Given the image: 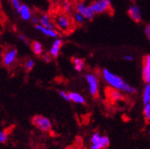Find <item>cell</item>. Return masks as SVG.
<instances>
[{
	"label": "cell",
	"instance_id": "obj_2",
	"mask_svg": "<svg viewBox=\"0 0 150 149\" xmlns=\"http://www.w3.org/2000/svg\"><path fill=\"white\" fill-rule=\"evenodd\" d=\"M85 78L88 85V91L90 95L94 97L98 96L99 79L97 75L94 72H87L85 75Z\"/></svg>",
	"mask_w": 150,
	"mask_h": 149
},
{
	"label": "cell",
	"instance_id": "obj_3",
	"mask_svg": "<svg viewBox=\"0 0 150 149\" xmlns=\"http://www.w3.org/2000/svg\"><path fill=\"white\" fill-rule=\"evenodd\" d=\"M32 124L42 132L51 130L52 123L47 117L41 115H36L32 118Z\"/></svg>",
	"mask_w": 150,
	"mask_h": 149
},
{
	"label": "cell",
	"instance_id": "obj_1",
	"mask_svg": "<svg viewBox=\"0 0 150 149\" xmlns=\"http://www.w3.org/2000/svg\"><path fill=\"white\" fill-rule=\"evenodd\" d=\"M104 81L110 86L111 88L120 91L122 93L127 95H134L137 91V88L127 82H126L121 77L112 72L108 68H104L101 72Z\"/></svg>",
	"mask_w": 150,
	"mask_h": 149
},
{
	"label": "cell",
	"instance_id": "obj_18",
	"mask_svg": "<svg viewBox=\"0 0 150 149\" xmlns=\"http://www.w3.org/2000/svg\"><path fill=\"white\" fill-rule=\"evenodd\" d=\"M143 115L146 121L150 123V99L143 103Z\"/></svg>",
	"mask_w": 150,
	"mask_h": 149
},
{
	"label": "cell",
	"instance_id": "obj_29",
	"mask_svg": "<svg viewBox=\"0 0 150 149\" xmlns=\"http://www.w3.org/2000/svg\"><path fill=\"white\" fill-rule=\"evenodd\" d=\"M144 32L145 34H146V36L147 39H148L149 42L150 43V24L146 25L144 29Z\"/></svg>",
	"mask_w": 150,
	"mask_h": 149
},
{
	"label": "cell",
	"instance_id": "obj_35",
	"mask_svg": "<svg viewBox=\"0 0 150 149\" xmlns=\"http://www.w3.org/2000/svg\"><path fill=\"white\" fill-rule=\"evenodd\" d=\"M0 34H1V31H0Z\"/></svg>",
	"mask_w": 150,
	"mask_h": 149
},
{
	"label": "cell",
	"instance_id": "obj_21",
	"mask_svg": "<svg viewBox=\"0 0 150 149\" xmlns=\"http://www.w3.org/2000/svg\"><path fill=\"white\" fill-rule=\"evenodd\" d=\"M73 18H74L75 22L79 24V25H82V24H83L85 20H86V18H85V17H84L83 15H82V14L77 12V11L74 14Z\"/></svg>",
	"mask_w": 150,
	"mask_h": 149
},
{
	"label": "cell",
	"instance_id": "obj_22",
	"mask_svg": "<svg viewBox=\"0 0 150 149\" xmlns=\"http://www.w3.org/2000/svg\"><path fill=\"white\" fill-rule=\"evenodd\" d=\"M34 65H35V62H34V59H27L25 63V68L26 69V71L29 72L30 70H32V68L34 67Z\"/></svg>",
	"mask_w": 150,
	"mask_h": 149
},
{
	"label": "cell",
	"instance_id": "obj_4",
	"mask_svg": "<svg viewBox=\"0 0 150 149\" xmlns=\"http://www.w3.org/2000/svg\"><path fill=\"white\" fill-rule=\"evenodd\" d=\"M91 7L96 14H102L108 11L111 8L110 0H95L90 4Z\"/></svg>",
	"mask_w": 150,
	"mask_h": 149
},
{
	"label": "cell",
	"instance_id": "obj_33",
	"mask_svg": "<svg viewBox=\"0 0 150 149\" xmlns=\"http://www.w3.org/2000/svg\"><path fill=\"white\" fill-rule=\"evenodd\" d=\"M91 149H101L99 147H98V146L96 145H92L91 147Z\"/></svg>",
	"mask_w": 150,
	"mask_h": 149
},
{
	"label": "cell",
	"instance_id": "obj_34",
	"mask_svg": "<svg viewBox=\"0 0 150 149\" xmlns=\"http://www.w3.org/2000/svg\"><path fill=\"white\" fill-rule=\"evenodd\" d=\"M148 133H149V136H150V128H149V132H148Z\"/></svg>",
	"mask_w": 150,
	"mask_h": 149
},
{
	"label": "cell",
	"instance_id": "obj_24",
	"mask_svg": "<svg viewBox=\"0 0 150 149\" xmlns=\"http://www.w3.org/2000/svg\"><path fill=\"white\" fill-rule=\"evenodd\" d=\"M11 1V4L12 7H13L15 11H17L18 13L20 11V8H21V2H20V0H10Z\"/></svg>",
	"mask_w": 150,
	"mask_h": 149
},
{
	"label": "cell",
	"instance_id": "obj_7",
	"mask_svg": "<svg viewBox=\"0 0 150 149\" xmlns=\"http://www.w3.org/2000/svg\"><path fill=\"white\" fill-rule=\"evenodd\" d=\"M142 76L145 83L150 84V53L145 56L143 58Z\"/></svg>",
	"mask_w": 150,
	"mask_h": 149
},
{
	"label": "cell",
	"instance_id": "obj_13",
	"mask_svg": "<svg viewBox=\"0 0 150 149\" xmlns=\"http://www.w3.org/2000/svg\"><path fill=\"white\" fill-rule=\"evenodd\" d=\"M39 19H40V25H41L42 26L45 27V28H47L55 29L54 25L51 22V21H50V16L47 14L42 15Z\"/></svg>",
	"mask_w": 150,
	"mask_h": 149
},
{
	"label": "cell",
	"instance_id": "obj_30",
	"mask_svg": "<svg viewBox=\"0 0 150 149\" xmlns=\"http://www.w3.org/2000/svg\"><path fill=\"white\" fill-rule=\"evenodd\" d=\"M30 21H31V22H32L34 25H38V24H40V19H39V18L37 17V16H32L31 18H30Z\"/></svg>",
	"mask_w": 150,
	"mask_h": 149
},
{
	"label": "cell",
	"instance_id": "obj_27",
	"mask_svg": "<svg viewBox=\"0 0 150 149\" xmlns=\"http://www.w3.org/2000/svg\"><path fill=\"white\" fill-rule=\"evenodd\" d=\"M59 93V95L66 101H70L69 100V93L66 92V91H63V90H60V91H58Z\"/></svg>",
	"mask_w": 150,
	"mask_h": 149
},
{
	"label": "cell",
	"instance_id": "obj_6",
	"mask_svg": "<svg viewBox=\"0 0 150 149\" xmlns=\"http://www.w3.org/2000/svg\"><path fill=\"white\" fill-rule=\"evenodd\" d=\"M55 23L57 28L62 31H68L71 28V21L66 15H59L55 18Z\"/></svg>",
	"mask_w": 150,
	"mask_h": 149
},
{
	"label": "cell",
	"instance_id": "obj_17",
	"mask_svg": "<svg viewBox=\"0 0 150 149\" xmlns=\"http://www.w3.org/2000/svg\"><path fill=\"white\" fill-rule=\"evenodd\" d=\"M109 96H110V99L114 101H120V100L124 99V95L120 92V91L115 90V89H112L111 91L109 92Z\"/></svg>",
	"mask_w": 150,
	"mask_h": 149
},
{
	"label": "cell",
	"instance_id": "obj_8",
	"mask_svg": "<svg viewBox=\"0 0 150 149\" xmlns=\"http://www.w3.org/2000/svg\"><path fill=\"white\" fill-rule=\"evenodd\" d=\"M128 15L134 22L139 23L142 21V11L137 5H131L128 8Z\"/></svg>",
	"mask_w": 150,
	"mask_h": 149
},
{
	"label": "cell",
	"instance_id": "obj_14",
	"mask_svg": "<svg viewBox=\"0 0 150 149\" xmlns=\"http://www.w3.org/2000/svg\"><path fill=\"white\" fill-rule=\"evenodd\" d=\"M72 64L74 66V69L76 72H82L85 67V62L82 59L79 57H75L72 59Z\"/></svg>",
	"mask_w": 150,
	"mask_h": 149
},
{
	"label": "cell",
	"instance_id": "obj_32",
	"mask_svg": "<svg viewBox=\"0 0 150 149\" xmlns=\"http://www.w3.org/2000/svg\"><path fill=\"white\" fill-rule=\"evenodd\" d=\"M50 56H49V55H46V56H44V61H45V62H50Z\"/></svg>",
	"mask_w": 150,
	"mask_h": 149
},
{
	"label": "cell",
	"instance_id": "obj_11",
	"mask_svg": "<svg viewBox=\"0 0 150 149\" xmlns=\"http://www.w3.org/2000/svg\"><path fill=\"white\" fill-rule=\"evenodd\" d=\"M18 14L21 16V19L24 21H29L32 17V13H31L30 8L25 4H21V8H20Z\"/></svg>",
	"mask_w": 150,
	"mask_h": 149
},
{
	"label": "cell",
	"instance_id": "obj_12",
	"mask_svg": "<svg viewBox=\"0 0 150 149\" xmlns=\"http://www.w3.org/2000/svg\"><path fill=\"white\" fill-rule=\"evenodd\" d=\"M69 100L75 103V104H86V99H85V97L82 95H80L79 93L72 91V92L69 93Z\"/></svg>",
	"mask_w": 150,
	"mask_h": 149
},
{
	"label": "cell",
	"instance_id": "obj_26",
	"mask_svg": "<svg viewBox=\"0 0 150 149\" xmlns=\"http://www.w3.org/2000/svg\"><path fill=\"white\" fill-rule=\"evenodd\" d=\"M63 8L65 12H67V13H70L71 10H72L70 4H69V2H67V1H64L63 2Z\"/></svg>",
	"mask_w": 150,
	"mask_h": 149
},
{
	"label": "cell",
	"instance_id": "obj_16",
	"mask_svg": "<svg viewBox=\"0 0 150 149\" xmlns=\"http://www.w3.org/2000/svg\"><path fill=\"white\" fill-rule=\"evenodd\" d=\"M109 145H110V139L108 137L106 136H101L96 146L99 147L101 149H105L108 147Z\"/></svg>",
	"mask_w": 150,
	"mask_h": 149
},
{
	"label": "cell",
	"instance_id": "obj_31",
	"mask_svg": "<svg viewBox=\"0 0 150 149\" xmlns=\"http://www.w3.org/2000/svg\"><path fill=\"white\" fill-rule=\"evenodd\" d=\"M124 59L126 61H127V62H132V61H133V56H131V55H126V56H124Z\"/></svg>",
	"mask_w": 150,
	"mask_h": 149
},
{
	"label": "cell",
	"instance_id": "obj_20",
	"mask_svg": "<svg viewBox=\"0 0 150 149\" xmlns=\"http://www.w3.org/2000/svg\"><path fill=\"white\" fill-rule=\"evenodd\" d=\"M142 98H143V103L146 102L150 99V84L146 83L145 85V87L143 88V95H142Z\"/></svg>",
	"mask_w": 150,
	"mask_h": 149
},
{
	"label": "cell",
	"instance_id": "obj_28",
	"mask_svg": "<svg viewBox=\"0 0 150 149\" xmlns=\"http://www.w3.org/2000/svg\"><path fill=\"white\" fill-rule=\"evenodd\" d=\"M18 37L19 40H21L22 43H24L25 45H29V40H28V39L27 38V37L25 36V35L21 34H19L18 36Z\"/></svg>",
	"mask_w": 150,
	"mask_h": 149
},
{
	"label": "cell",
	"instance_id": "obj_15",
	"mask_svg": "<svg viewBox=\"0 0 150 149\" xmlns=\"http://www.w3.org/2000/svg\"><path fill=\"white\" fill-rule=\"evenodd\" d=\"M30 48L32 49L33 53L37 55V56H40L44 52L43 46H42L40 42L38 41H33L30 44Z\"/></svg>",
	"mask_w": 150,
	"mask_h": 149
},
{
	"label": "cell",
	"instance_id": "obj_10",
	"mask_svg": "<svg viewBox=\"0 0 150 149\" xmlns=\"http://www.w3.org/2000/svg\"><path fill=\"white\" fill-rule=\"evenodd\" d=\"M62 46H63V40H62V39L57 38L53 41L51 47L50 49V56H52L53 58H57L59 56Z\"/></svg>",
	"mask_w": 150,
	"mask_h": 149
},
{
	"label": "cell",
	"instance_id": "obj_36",
	"mask_svg": "<svg viewBox=\"0 0 150 149\" xmlns=\"http://www.w3.org/2000/svg\"><path fill=\"white\" fill-rule=\"evenodd\" d=\"M83 149H85V148H83Z\"/></svg>",
	"mask_w": 150,
	"mask_h": 149
},
{
	"label": "cell",
	"instance_id": "obj_5",
	"mask_svg": "<svg viewBox=\"0 0 150 149\" xmlns=\"http://www.w3.org/2000/svg\"><path fill=\"white\" fill-rule=\"evenodd\" d=\"M18 56L17 49L10 47L6 49L2 55V63L5 66L9 67L15 63Z\"/></svg>",
	"mask_w": 150,
	"mask_h": 149
},
{
	"label": "cell",
	"instance_id": "obj_19",
	"mask_svg": "<svg viewBox=\"0 0 150 149\" xmlns=\"http://www.w3.org/2000/svg\"><path fill=\"white\" fill-rule=\"evenodd\" d=\"M82 15H83V16L85 17V18L91 21V20H92V19L94 18V17H95V11H94V10L92 9V8H91V6L89 5V6H87L86 10H85V11H84V13L82 14Z\"/></svg>",
	"mask_w": 150,
	"mask_h": 149
},
{
	"label": "cell",
	"instance_id": "obj_25",
	"mask_svg": "<svg viewBox=\"0 0 150 149\" xmlns=\"http://www.w3.org/2000/svg\"><path fill=\"white\" fill-rule=\"evenodd\" d=\"M8 140V135L6 132L0 129V143H6Z\"/></svg>",
	"mask_w": 150,
	"mask_h": 149
},
{
	"label": "cell",
	"instance_id": "obj_9",
	"mask_svg": "<svg viewBox=\"0 0 150 149\" xmlns=\"http://www.w3.org/2000/svg\"><path fill=\"white\" fill-rule=\"evenodd\" d=\"M34 27H35L36 30H38L39 32H40L41 34H43L44 35H45L47 37H49L52 38H57L58 36H59V34L57 33V31L55 29L47 28L42 26L40 24L34 25Z\"/></svg>",
	"mask_w": 150,
	"mask_h": 149
},
{
	"label": "cell",
	"instance_id": "obj_23",
	"mask_svg": "<svg viewBox=\"0 0 150 149\" xmlns=\"http://www.w3.org/2000/svg\"><path fill=\"white\" fill-rule=\"evenodd\" d=\"M86 7H87V5H86L85 2H79L77 5H76V10L77 12H79V13L80 14H83L84 11H85V10H86Z\"/></svg>",
	"mask_w": 150,
	"mask_h": 149
}]
</instances>
